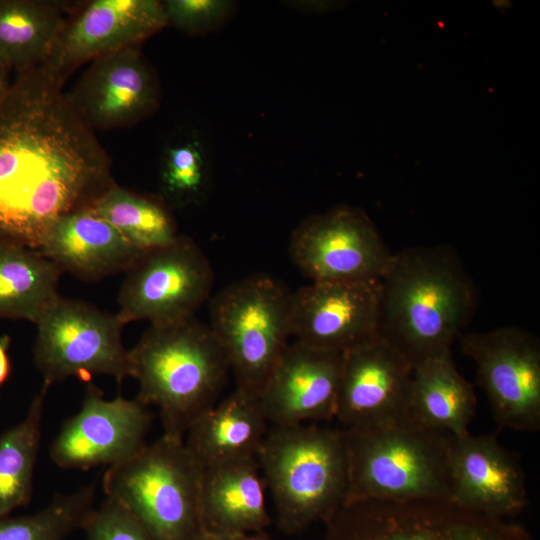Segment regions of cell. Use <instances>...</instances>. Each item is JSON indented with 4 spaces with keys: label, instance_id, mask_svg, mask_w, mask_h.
<instances>
[{
    "label": "cell",
    "instance_id": "cell-20",
    "mask_svg": "<svg viewBox=\"0 0 540 540\" xmlns=\"http://www.w3.org/2000/svg\"><path fill=\"white\" fill-rule=\"evenodd\" d=\"M38 251L62 271L97 280L126 271L145 250L129 242L88 207L57 220Z\"/></svg>",
    "mask_w": 540,
    "mask_h": 540
},
{
    "label": "cell",
    "instance_id": "cell-25",
    "mask_svg": "<svg viewBox=\"0 0 540 540\" xmlns=\"http://www.w3.org/2000/svg\"><path fill=\"white\" fill-rule=\"evenodd\" d=\"M66 21L56 2L0 0V55L18 73L43 65Z\"/></svg>",
    "mask_w": 540,
    "mask_h": 540
},
{
    "label": "cell",
    "instance_id": "cell-13",
    "mask_svg": "<svg viewBox=\"0 0 540 540\" xmlns=\"http://www.w3.org/2000/svg\"><path fill=\"white\" fill-rule=\"evenodd\" d=\"M151 422V412L138 399L118 395L106 400L103 392L89 383L81 409L63 423L50 457L65 469L120 463L147 445L145 436Z\"/></svg>",
    "mask_w": 540,
    "mask_h": 540
},
{
    "label": "cell",
    "instance_id": "cell-3",
    "mask_svg": "<svg viewBox=\"0 0 540 540\" xmlns=\"http://www.w3.org/2000/svg\"><path fill=\"white\" fill-rule=\"evenodd\" d=\"M136 396L159 410L163 434L184 439L192 423L211 408L230 365L209 325L195 317L163 327L150 326L129 350Z\"/></svg>",
    "mask_w": 540,
    "mask_h": 540
},
{
    "label": "cell",
    "instance_id": "cell-16",
    "mask_svg": "<svg viewBox=\"0 0 540 540\" xmlns=\"http://www.w3.org/2000/svg\"><path fill=\"white\" fill-rule=\"evenodd\" d=\"M448 471L450 502L460 508L507 519L528 504L521 464L494 435H451Z\"/></svg>",
    "mask_w": 540,
    "mask_h": 540
},
{
    "label": "cell",
    "instance_id": "cell-32",
    "mask_svg": "<svg viewBox=\"0 0 540 540\" xmlns=\"http://www.w3.org/2000/svg\"><path fill=\"white\" fill-rule=\"evenodd\" d=\"M195 540H275L266 530L250 533H215L202 530Z\"/></svg>",
    "mask_w": 540,
    "mask_h": 540
},
{
    "label": "cell",
    "instance_id": "cell-9",
    "mask_svg": "<svg viewBox=\"0 0 540 540\" xmlns=\"http://www.w3.org/2000/svg\"><path fill=\"white\" fill-rule=\"evenodd\" d=\"M35 325L33 357L44 383L109 375L120 384L131 376L129 350L121 337L124 324L117 314L60 296Z\"/></svg>",
    "mask_w": 540,
    "mask_h": 540
},
{
    "label": "cell",
    "instance_id": "cell-22",
    "mask_svg": "<svg viewBox=\"0 0 540 540\" xmlns=\"http://www.w3.org/2000/svg\"><path fill=\"white\" fill-rule=\"evenodd\" d=\"M269 425L258 397L235 389L192 423L184 442L207 468L256 457Z\"/></svg>",
    "mask_w": 540,
    "mask_h": 540
},
{
    "label": "cell",
    "instance_id": "cell-10",
    "mask_svg": "<svg viewBox=\"0 0 540 540\" xmlns=\"http://www.w3.org/2000/svg\"><path fill=\"white\" fill-rule=\"evenodd\" d=\"M213 268L189 237L145 250L126 270L118 295L120 321L146 320L150 326L173 325L192 317L209 298Z\"/></svg>",
    "mask_w": 540,
    "mask_h": 540
},
{
    "label": "cell",
    "instance_id": "cell-33",
    "mask_svg": "<svg viewBox=\"0 0 540 540\" xmlns=\"http://www.w3.org/2000/svg\"><path fill=\"white\" fill-rule=\"evenodd\" d=\"M11 339L8 335L0 336V387L8 380L11 374V361L8 350Z\"/></svg>",
    "mask_w": 540,
    "mask_h": 540
},
{
    "label": "cell",
    "instance_id": "cell-21",
    "mask_svg": "<svg viewBox=\"0 0 540 540\" xmlns=\"http://www.w3.org/2000/svg\"><path fill=\"white\" fill-rule=\"evenodd\" d=\"M266 485L256 457L204 468L200 522L204 531L250 533L271 522Z\"/></svg>",
    "mask_w": 540,
    "mask_h": 540
},
{
    "label": "cell",
    "instance_id": "cell-14",
    "mask_svg": "<svg viewBox=\"0 0 540 540\" xmlns=\"http://www.w3.org/2000/svg\"><path fill=\"white\" fill-rule=\"evenodd\" d=\"M380 280L310 282L291 293L295 341L344 354L379 338Z\"/></svg>",
    "mask_w": 540,
    "mask_h": 540
},
{
    "label": "cell",
    "instance_id": "cell-17",
    "mask_svg": "<svg viewBox=\"0 0 540 540\" xmlns=\"http://www.w3.org/2000/svg\"><path fill=\"white\" fill-rule=\"evenodd\" d=\"M413 369L377 338L343 354L336 417L344 428H365L409 417Z\"/></svg>",
    "mask_w": 540,
    "mask_h": 540
},
{
    "label": "cell",
    "instance_id": "cell-19",
    "mask_svg": "<svg viewBox=\"0 0 540 540\" xmlns=\"http://www.w3.org/2000/svg\"><path fill=\"white\" fill-rule=\"evenodd\" d=\"M66 96L90 128L133 125L158 107L157 78L138 47H129L92 61Z\"/></svg>",
    "mask_w": 540,
    "mask_h": 540
},
{
    "label": "cell",
    "instance_id": "cell-1",
    "mask_svg": "<svg viewBox=\"0 0 540 540\" xmlns=\"http://www.w3.org/2000/svg\"><path fill=\"white\" fill-rule=\"evenodd\" d=\"M115 183L111 162L42 65L0 94V241L38 250L52 225Z\"/></svg>",
    "mask_w": 540,
    "mask_h": 540
},
{
    "label": "cell",
    "instance_id": "cell-31",
    "mask_svg": "<svg viewBox=\"0 0 540 540\" xmlns=\"http://www.w3.org/2000/svg\"><path fill=\"white\" fill-rule=\"evenodd\" d=\"M86 540H152L136 517L119 501L106 497L88 515Z\"/></svg>",
    "mask_w": 540,
    "mask_h": 540
},
{
    "label": "cell",
    "instance_id": "cell-30",
    "mask_svg": "<svg viewBox=\"0 0 540 540\" xmlns=\"http://www.w3.org/2000/svg\"><path fill=\"white\" fill-rule=\"evenodd\" d=\"M167 24L190 35H203L222 28L234 15L236 2L229 0L162 1Z\"/></svg>",
    "mask_w": 540,
    "mask_h": 540
},
{
    "label": "cell",
    "instance_id": "cell-23",
    "mask_svg": "<svg viewBox=\"0 0 540 540\" xmlns=\"http://www.w3.org/2000/svg\"><path fill=\"white\" fill-rule=\"evenodd\" d=\"M476 412L473 386L458 372L452 356L430 359L413 369L409 418L428 429L463 435Z\"/></svg>",
    "mask_w": 540,
    "mask_h": 540
},
{
    "label": "cell",
    "instance_id": "cell-18",
    "mask_svg": "<svg viewBox=\"0 0 540 540\" xmlns=\"http://www.w3.org/2000/svg\"><path fill=\"white\" fill-rule=\"evenodd\" d=\"M343 354L294 341L283 351L257 397L270 425L336 417Z\"/></svg>",
    "mask_w": 540,
    "mask_h": 540
},
{
    "label": "cell",
    "instance_id": "cell-7",
    "mask_svg": "<svg viewBox=\"0 0 540 540\" xmlns=\"http://www.w3.org/2000/svg\"><path fill=\"white\" fill-rule=\"evenodd\" d=\"M291 293L257 273L227 285L210 300V328L227 355L236 389L257 396L289 345Z\"/></svg>",
    "mask_w": 540,
    "mask_h": 540
},
{
    "label": "cell",
    "instance_id": "cell-34",
    "mask_svg": "<svg viewBox=\"0 0 540 540\" xmlns=\"http://www.w3.org/2000/svg\"><path fill=\"white\" fill-rule=\"evenodd\" d=\"M10 69L11 68L9 67V65L0 55V94L6 91L11 84L9 82V76H8Z\"/></svg>",
    "mask_w": 540,
    "mask_h": 540
},
{
    "label": "cell",
    "instance_id": "cell-2",
    "mask_svg": "<svg viewBox=\"0 0 540 540\" xmlns=\"http://www.w3.org/2000/svg\"><path fill=\"white\" fill-rule=\"evenodd\" d=\"M477 303L476 286L452 247L403 249L380 279L379 338L414 369L451 354Z\"/></svg>",
    "mask_w": 540,
    "mask_h": 540
},
{
    "label": "cell",
    "instance_id": "cell-4",
    "mask_svg": "<svg viewBox=\"0 0 540 540\" xmlns=\"http://www.w3.org/2000/svg\"><path fill=\"white\" fill-rule=\"evenodd\" d=\"M256 459L284 533L325 522L347 502L343 429L315 423L269 425Z\"/></svg>",
    "mask_w": 540,
    "mask_h": 540
},
{
    "label": "cell",
    "instance_id": "cell-28",
    "mask_svg": "<svg viewBox=\"0 0 540 540\" xmlns=\"http://www.w3.org/2000/svg\"><path fill=\"white\" fill-rule=\"evenodd\" d=\"M95 486L56 495L38 512L0 518V540H64L83 525L93 510Z\"/></svg>",
    "mask_w": 540,
    "mask_h": 540
},
{
    "label": "cell",
    "instance_id": "cell-15",
    "mask_svg": "<svg viewBox=\"0 0 540 540\" xmlns=\"http://www.w3.org/2000/svg\"><path fill=\"white\" fill-rule=\"evenodd\" d=\"M166 26L162 1L93 0L66 21L42 66L63 83L83 63L138 47Z\"/></svg>",
    "mask_w": 540,
    "mask_h": 540
},
{
    "label": "cell",
    "instance_id": "cell-27",
    "mask_svg": "<svg viewBox=\"0 0 540 540\" xmlns=\"http://www.w3.org/2000/svg\"><path fill=\"white\" fill-rule=\"evenodd\" d=\"M90 208L142 250L166 245L178 236L164 201L136 195L116 184Z\"/></svg>",
    "mask_w": 540,
    "mask_h": 540
},
{
    "label": "cell",
    "instance_id": "cell-5",
    "mask_svg": "<svg viewBox=\"0 0 540 540\" xmlns=\"http://www.w3.org/2000/svg\"><path fill=\"white\" fill-rule=\"evenodd\" d=\"M343 432L348 457L347 502H450V434L423 427L409 417L372 427L344 428Z\"/></svg>",
    "mask_w": 540,
    "mask_h": 540
},
{
    "label": "cell",
    "instance_id": "cell-29",
    "mask_svg": "<svg viewBox=\"0 0 540 540\" xmlns=\"http://www.w3.org/2000/svg\"><path fill=\"white\" fill-rule=\"evenodd\" d=\"M209 165L201 139L192 135L168 146L162 157L160 188L175 206L197 204L206 195Z\"/></svg>",
    "mask_w": 540,
    "mask_h": 540
},
{
    "label": "cell",
    "instance_id": "cell-12",
    "mask_svg": "<svg viewBox=\"0 0 540 540\" xmlns=\"http://www.w3.org/2000/svg\"><path fill=\"white\" fill-rule=\"evenodd\" d=\"M462 353L476 367L477 383L500 427L540 429V342L520 327L462 333Z\"/></svg>",
    "mask_w": 540,
    "mask_h": 540
},
{
    "label": "cell",
    "instance_id": "cell-26",
    "mask_svg": "<svg viewBox=\"0 0 540 540\" xmlns=\"http://www.w3.org/2000/svg\"><path fill=\"white\" fill-rule=\"evenodd\" d=\"M49 386L43 383L25 418L0 436V518L30 502Z\"/></svg>",
    "mask_w": 540,
    "mask_h": 540
},
{
    "label": "cell",
    "instance_id": "cell-24",
    "mask_svg": "<svg viewBox=\"0 0 540 540\" xmlns=\"http://www.w3.org/2000/svg\"><path fill=\"white\" fill-rule=\"evenodd\" d=\"M61 272L40 251L0 241V318L35 324L60 297Z\"/></svg>",
    "mask_w": 540,
    "mask_h": 540
},
{
    "label": "cell",
    "instance_id": "cell-11",
    "mask_svg": "<svg viewBox=\"0 0 540 540\" xmlns=\"http://www.w3.org/2000/svg\"><path fill=\"white\" fill-rule=\"evenodd\" d=\"M289 254L311 282H364L379 281L394 253L364 210L341 204L302 220Z\"/></svg>",
    "mask_w": 540,
    "mask_h": 540
},
{
    "label": "cell",
    "instance_id": "cell-6",
    "mask_svg": "<svg viewBox=\"0 0 540 540\" xmlns=\"http://www.w3.org/2000/svg\"><path fill=\"white\" fill-rule=\"evenodd\" d=\"M203 470L184 439L162 434L133 457L109 466L103 489L136 517L152 540H195L202 531Z\"/></svg>",
    "mask_w": 540,
    "mask_h": 540
},
{
    "label": "cell",
    "instance_id": "cell-8",
    "mask_svg": "<svg viewBox=\"0 0 540 540\" xmlns=\"http://www.w3.org/2000/svg\"><path fill=\"white\" fill-rule=\"evenodd\" d=\"M324 523L320 540H535L520 524L437 500L351 501Z\"/></svg>",
    "mask_w": 540,
    "mask_h": 540
}]
</instances>
